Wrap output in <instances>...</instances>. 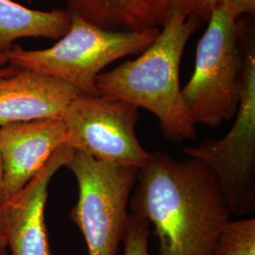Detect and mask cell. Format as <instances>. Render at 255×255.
Listing matches in <instances>:
<instances>
[{"label": "cell", "instance_id": "8", "mask_svg": "<svg viewBox=\"0 0 255 255\" xmlns=\"http://www.w3.org/2000/svg\"><path fill=\"white\" fill-rule=\"evenodd\" d=\"M225 2L255 14V0H66L67 9L99 27L114 31L161 28L175 14L207 23Z\"/></svg>", "mask_w": 255, "mask_h": 255}, {"label": "cell", "instance_id": "12", "mask_svg": "<svg viewBox=\"0 0 255 255\" xmlns=\"http://www.w3.org/2000/svg\"><path fill=\"white\" fill-rule=\"evenodd\" d=\"M71 25L68 9L38 10L12 0H0V54L22 38L60 39Z\"/></svg>", "mask_w": 255, "mask_h": 255}, {"label": "cell", "instance_id": "11", "mask_svg": "<svg viewBox=\"0 0 255 255\" xmlns=\"http://www.w3.org/2000/svg\"><path fill=\"white\" fill-rule=\"evenodd\" d=\"M80 95L67 82L26 69L0 76V126L61 119L66 106Z\"/></svg>", "mask_w": 255, "mask_h": 255}, {"label": "cell", "instance_id": "10", "mask_svg": "<svg viewBox=\"0 0 255 255\" xmlns=\"http://www.w3.org/2000/svg\"><path fill=\"white\" fill-rule=\"evenodd\" d=\"M64 144L65 128L60 119L0 126L2 201L21 191Z\"/></svg>", "mask_w": 255, "mask_h": 255}, {"label": "cell", "instance_id": "13", "mask_svg": "<svg viewBox=\"0 0 255 255\" xmlns=\"http://www.w3.org/2000/svg\"><path fill=\"white\" fill-rule=\"evenodd\" d=\"M212 255H255V219L229 221L220 232Z\"/></svg>", "mask_w": 255, "mask_h": 255}, {"label": "cell", "instance_id": "3", "mask_svg": "<svg viewBox=\"0 0 255 255\" xmlns=\"http://www.w3.org/2000/svg\"><path fill=\"white\" fill-rule=\"evenodd\" d=\"M161 28L140 31H114L71 14L68 31L54 46L27 50L13 46L6 53L8 64L64 81L82 95L100 96L96 80L115 61L140 54L159 35Z\"/></svg>", "mask_w": 255, "mask_h": 255}, {"label": "cell", "instance_id": "5", "mask_svg": "<svg viewBox=\"0 0 255 255\" xmlns=\"http://www.w3.org/2000/svg\"><path fill=\"white\" fill-rule=\"evenodd\" d=\"M64 166L78 182L79 198L70 217L82 232L88 255H118L129 221L128 203L139 168L101 162L75 150Z\"/></svg>", "mask_w": 255, "mask_h": 255}, {"label": "cell", "instance_id": "17", "mask_svg": "<svg viewBox=\"0 0 255 255\" xmlns=\"http://www.w3.org/2000/svg\"><path fill=\"white\" fill-rule=\"evenodd\" d=\"M8 64V60L6 55L0 54V65H4V64Z\"/></svg>", "mask_w": 255, "mask_h": 255}, {"label": "cell", "instance_id": "16", "mask_svg": "<svg viewBox=\"0 0 255 255\" xmlns=\"http://www.w3.org/2000/svg\"><path fill=\"white\" fill-rule=\"evenodd\" d=\"M2 201V167H1V160H0V201Z\"/></svg>", "mask_w": 255, "mask_h": 255}, {"label": "cell", "instance_id": "19", "mask_svg": "<svg viewBox=\"0 0 255 255\" xmlns=\"http://www.w3.org/2000/svg\"><path fill=\"white\" fill-rule=\"evenodd\" d=\"M0 247H6L7 248V244H6V241L5 239L3 238V237L0 235Z\"/></svg>", "mask_w": 255, "mask_h": 255}, {"label": "cell", "instance_id": "18", "mask_svg": "<svg viewBox=\"0 0 255 255\" xmlns=\"http://www.w3.org/2000/svg\"><path fill=\"white\" fill-rule=\"evenodd\" d=\"M0 255H8L6 247H0Z\"/></svg>", "mask_w": 255, "mask_h": 255}, {"label": "cell", "instance_id": "2", "mask_svg": "<svg viewBox=\"0 0 255 255\" xmlns=\"http://www.w3.org/2000/svg\"><path fill=\"white\" fill-rule=\"evenodd\" d=\"M202 25L173 15L137 59L98 76L99 95L147 110L159 120L165 138L173 142L196 140V124L182 100L180 64L186 43Z\"/></svg>", "mask_w": 255, "mask_h": 255}, {"label": "cell", "instance_id": "14", "mask_svg": "<svg viewBox=\"0 0 255 255\" xmlns=\"http://www.w3.org/2000/svg\"><path fill=\"white\" fill-rule=\"evenodd\" d=\"M149 223L146 219L130 215L126 234L123 238V255H149Z\"/></svg>", "mask_w": 255, "mask_h": 255}, {"label": "cell", "instance_id": "9", "mask_svg": "<svg viewBox=\"0 0 255 255\" xmlns=\"http://www.w3.org/2000/svg\"><path fill=\"white\" fill-rule=\"evenodd\" d=\"M73 152L66 144L60 146L21 191L0 201V235L11 255H53L45 220L48 185Z\"/></svg>", "mask_w": 255, "mask_h": 255}, {"label": "cell", "instance_id": "6", "mask_svg": "<svg viewBox=\"0 0 255 255\" xmlns=\"http://www.w3.org/2000/svg\"><path fill=\"white\" fill-rule=\"evenodd\" d=\"M237 119L221 139H207L183 149L189 158L206 164L219 181L231 214L255 212V51L244 57L243 85Z\"/></svg>", "mask_w": 255, "mask_h": 255}, {"label": "cell", "instance_id": "15", "mask_svg": "<svg viewBox=\"0 0 255 255\" xmlns=\"http://www.w3.org/2000/svg\"><path fill=\"white\" fill-rule=\"evenodd\" d=\"M18 70V68L9 65V67H5V68H0V76H8L11 74L15 73Z\"/></svg>", "mask_w": 255, "mask_h": 255}, {"label": "cell", "instance_id": "1", "mask_svg": "<svg viewBox=\"0 0 255 255\" xmlns=\"http://www.w3.org/2000/svg\"><path fill=\"white\" fill-rule=\"evenodd\" d=\"M136 182L131 215L153 224L159 255H212L231 213L206 164L157 151L138 169Z\"/></svg>", "mask_w": 255, "mask_h": 255}, {"label": "cell", "instance_id": "7", "mask_svg": "<svg viewBox=\"0 0 255 255\" xmlns=\"http://www.w3.org/2000/svg\"><path fill=\"white\" fill-rule=\"evenodd\" d=\"M138 108L104 96L80 95L64 110L65 144L96 160L141 168L150 153L135 133Z\"/></svg>", "mask_w": 255, "mask_h": 255}, {"label": "cell", "instance_id": "4", "mask_svg": "<svg viewBox=\"0 0 255 255\" xmlns=\"http://www.w3.org/2000/svg\"><path fill=\"white\" fill-rule=\"evenodd\" d=\"M243 14L236 4L223 3L212 11L198 44L194 73L182 89L196 126L215 128L237 115L244 71L238 18Z\"/></svg>", "mask_w": 255, "mask_h": 255}]
</instances>
